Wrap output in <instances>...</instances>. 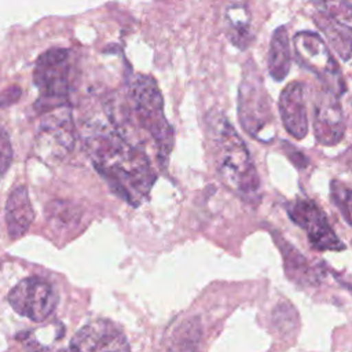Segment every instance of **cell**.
<instances>
[{
	"mask_svg": "<svg viewBox=\"0 0 352 352\" xmlns=\"http://www.w3.org/2000/svg\"><path fill=\"white\" fill-rule=\"evenodd\" d=\"M34 219V210L30 204L29 192L25 186L15 187L6 202V224L8 235L12 239L21 238L30 227Z\"/></svg>",
	"mask_w": 352,
	"mask_h": 352,
	"instance_id": "5bb4252c",
	"label": "cell"
},
{
	"mask_svg": "<svg viewBox=\"0 0 352 352\" xmlns=\"http://www.w3.org/2000/svg\"><path fill=\"white\" fill-rule=\"evenodd\" d=\"M76 138L72 110L69 104L60 106L44 113L36 135L34 148L43 161L58 162L72 153Z\"/></svg>",
	"mask_w": 352,
	"mask_h": 352,
	"instance_id": "52a82bcc",
	"label": "cell"
},
{
	"mask_svg": "<svg viewBox=\"0 0 352 352\" xmlns=\"http://www.w3.org/2000/svg\"><path fill=\"white\" fill-rule=\"evenodd\" d=\"M59 352H131L125 334L109 320H94L80 329Z\"/></svg>",
	"mask_w": 352,
	"mask_h": 352,
	"instance_id": "8fae6325",
	"label": "cell"
},
{
	"mask_svg": "<svg viewBox=\"0 0 352 352\" xmlns=\"http://www.w3.org/2000/svg\"><path fill=\"white\" fill-rule=\"evenodd\" d=\"M293 44L297 62L314 73L324 85L323 88L341 96L345 91L342 74L324 40L314 32L302 30L294 36Z\"/></svg>",
	"mask_w": 352,
	"mask_h": 352,
	"instance_id": "8992f818",
	"label": "cell"
},
{
	"mask_svg": "<svg viewBox=\"0 0 352 352\" xmlns=\"http://www.w3.org/2000/svg\"><path fill=\"white\" fill-rule=\"evenodd\" d=\"M278 110L289 135L296 139H304L308 133V113L305 104V85L301 81H292L282 89Z\"/></svg>",
	"mask_w": 352,
	"mask_h": 352,
	"instance_id": "4fadbf2b",
	"label": "cell"
},
{
	"mask_svg": "<svg viewBox=\"0 0 352 352\" xmlns=\"http://www.w3.org/2000/svg\"><path fill=\"white\" fill-rule=\"evenodd\" d=\"M238 116L242 128L260 142L274 138V114L271 100L264 88L257 66L249 62L245 66L238 95Z\"/></svg>",
	"mask_w": 352,
	"mask_h": 352,
	"instance_id": "5b68a950",
	"label": "cell"
},
{
	"mask_svg": "<svg viewBox=\"0 0 352 352\" xmlns=\"http://www.w3.org/2000/svg\"><path fill=\"white\" fill-rule=\"evenodd\" d=\"M33 82L40 92L34 103L38 113L67 106L73 82L72 52L66 48H51L43 52L34 65Z\"/></svg>",
	"mask_w": 352,
	"mask_h": 352,
	"instance_id": "277c9868",
	"label": "cell"
},
{
	"mask_svg": "<svg viewBox=\"0 0 352 352\" xmlns=\"http://www.w3.org/2000/svg\"><path fill=\"white\" fill-rule=\"evenodd\" d=\"M316 26L326 36L337 55L348 62L351 58L352 8L348 0H314Z\"/></svg>",
	"mask_w": 352,
	"mask_h": 352,
	"instance_id": "ba28073f",
	"label": "cell"
},
{
	"mask_svg": "<svg viewBox=\"0 0 352 352\" xmlns=\"http://www.w3.org/2000/svg\"><path fill=\"white\" fill-rule=\"evenodd\" d=\"M12 161V148L8 133L0 126V175H4Z\"/></svg>",
	"mask_w": 352,
	"mask_h": 352,
	"instance_id": "d6986e66",
	"label": "cell"
},
{
	"mask_svg": "<svg viewBox=\"0 0 352 352\" xmlns=\"http://www.w3.org/2000/svg\"><path fill=\"white\" fill-rule=\"evenodd\" d=\"M226 23L230 41L241 50L249 47L253 40V32L246 7L242 4L230 6L226 12Z\"/></svg>",
	"mask_w": 352,
	"mask_h": 352,
	"instance_id": "2e32d148",
	"label": "cell"
},
{
	"mask_svg": "<svg viewBox=\"0 0 352 352\" xmlns=\"http://www.w3.org/2000/svg\"><path fill=\"white\" fill-rule=\"evenodd\" d=\"M111 126L129 139L131 125L143 129L153 140L160 165H166L173 146V129L164 113L161 91L151 76L136 74L129 82L125 99H110L106 104Z\"/></svg>",
	"mask_w": 352,
	"mask_h": 352,
	"instance_id": "7a4b0ae2",
	"label": "cell"
},
{
	"mask_svg": "<svg viewBox=\"0 0 352 352\" xmlns=\"http://www.w3.org/2000/svg\"><path fill=\"white\" fill-rule=\"evenodd\" d=\"M48 221L54 227H69L78 220L77 208L70 202L54 201L48 205L47 209Z\"/></svg>",
	"mask_w": 352,
	"mask_h": 352,
	"instance_id": "e0dca14e",
	"label": "cell"
},
{
	"mask_svg": "<svg viewBox=\"0 0 352 352\" xmlns=\"http://www.w3.org/2000/svg\"><path fill=\"white\" fill-rule=\"evenodd\" d=\"M84 147L111 191L131 205H139L150 192L157 175L146 150L124 138L111 125H91Z\"/></svg>",
	"mask_w": 352,
	"mask_h": 352,
	"instance_id": "6da1fadb",
	"label": "cell"
},
{
	"mask_svg": "<svg viewBox=\"0 0 352 352\" xmlns=\"http://www.w3.org/2000/svg\"><path fill=\"white\" fill-rule=\"evenodd\" d=\"M58 301L55 289L37 276L21 280L8 293V302L14 311L33 322L45 320L55 311Z\"/></svg>",
	"mask_w": 352,
	"mask_h": 352,
	"instance_id": "9c48e42d",
	"label": "cell"
},
{
	"mask_svg": "<svg viewBox=\"0 0 352 352\" xmlns=\"http://www.w3.org/2000/svg\"><path fill=\"white\" fill-rule=\"evenodd\" d=\"M290 219L305 230L311 245L318 250H341L344 243L327 223L323 210L311 199H296L287 205Z\"/></svg>",
	"mask_w": 352,
	"mask_h": 352,
	"instance_id": "30bf717a",
	"label": "cell"
},
{
	"mask_svg": "<svg viewBox=\"0 0 352 352\" xmlns=\"http://www.w3.org/2000/svg\"><path fill=\"white\" fill-rule=\"evenodd\" d=\"M208 138L217 175L242 198L253 201L260 192V177L242 138L219 113L208 117Z\"/></svg>",
	"mask_w": 352,
	"mask_h": 352,
	"instance_id": "3957f363",
	"label": "cell"
},
{
	"mask_svg": "<svg viewBox=\"0 0 352 352\" xmlns=\"http://www.w3.org/2000/svg\"><path fill=\"white\" fill-rule=\"evenodd\" d=\"M314 133L323 146L340 143L345 133V118L340 96L326 88L316 95L314 104Z\"/></svg>",
	"mask_w": 352,
	"mask_h": 352,
	"instance_id": "7c38bea8",
	"label": "cell"
},
{
	"mask_svg": "<svg viewBox=\"0 0 352 352\" xmlns=\"http://www.w3.org/2000/svg\"><path fill=\"white\" fill-rule=\"evenodd\" d=\"M292 65V51L287 29L285 26L278 28L272 33L268 51V73L275 81H283L289 74Z\"/></svg>",
	"mask_w": 352,
	"mask_h": 352,
	"instance_id": "9a60e30c",
	"label": "cell"
},
{
	"mask_svg": "<svg viewBox=\"0 0 352 352\" xmlns=\"http://www.w3.org/2000/svg\"><path fill=\"white\" fill-rule=\"evenodd\" d=\"M331 198L340 212L344 214L346 223H351V190L346 184L338 180H333L330 184Z\"/></svg>",
	"mask_w": 352,
	"mask_h": 352,
	"instance_id": "ac0fdd59",
	"label": "cell"
},
{
	"mask_svg": "<svg viewBox=\"0 0 352 352\" xmlns=\"http://www.w3.org/2000/svg\"><path fill=\"white\" fill-rule=\"evenodd\" d=\"M21 96V89L19 87H10L7 88L6 91L0 92V107H4V106H11L12 103H15Z\"/></svg>",
	"mask_w": 352,
	"mask_h": 352,
	"instance_id": "ffe728a7",
	"label": "cell"
}]
</instances>
